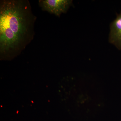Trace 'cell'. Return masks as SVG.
<instances>
[{"label": "cell", "mask_w": 121, "mask_h": 121, "mask_svg": "<svg viewBox=\"0 0 121 121\" xmlns=\"http://www.w3.org/2000/svg\"><path fill=\"white\" fill-rule=\"evenodd\" d=\"M109 42L121 50V12L111 24Z\"/></svg>", "instance_id": "obj_3"}, {"label": "cell", "mask_w": 121, "mask_h": 121, "mask_svg": "<svg viewBox=\"0 0 121 121\" xmlns=\"http://www.w3.org/2000/svg\"><path fill=\"white\" fill-rule=\"evenodd\" d=\"M42 9L60 16L63 13L67 12L72 4L71 0H41L39 1Z\"/></svg>", "instance_id": "obj_2"}, {"label": "cell", "mask_w": 121, "mask_h": 121, "mask_svg": "<svg viewBox=\"0 0 121 121\" xmlns=\"http://www.w3.org/2000/svg\"><path fill=\"white\" fill-rule=\"evenodd\" d=\"M35 18L28 1H1V58L16 56L31 42L34 35Z\"/></svg>", "instance_id": "obj_1"}]
</instances>
